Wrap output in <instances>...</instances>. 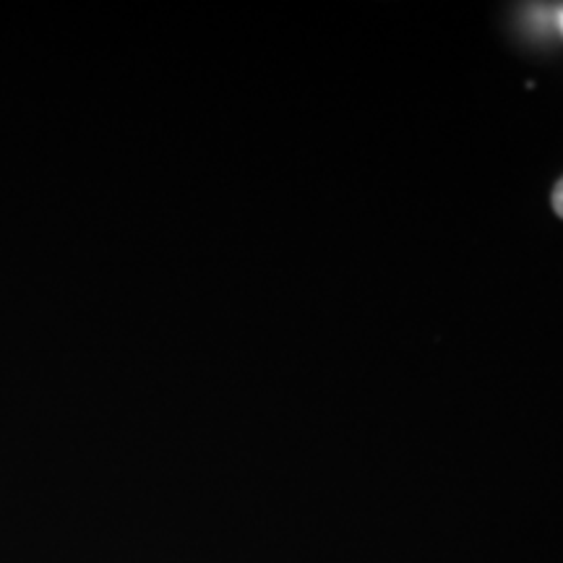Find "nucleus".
Segmentation results:
<instances>
[{
	"mask_svg": "<svg viewBox=\"0 0 563 563\" xmlns=\"http://www.w3.org/2000/svg\"><path fill=\"white\" fill-rule=\"evenodd\" d=\"M553 209H555V214L563 220V178L559 180V186H555V191H553Z\"/></svg>",
	"mask_w": 563,
	"mask_h": 563,
	"instance_id": "obj_2",
	"label": "nucleus"
},
{
	"mask_svg": "<svg viewBox=\"0 0 563 563\" xmlns=\"http://www.w3.org/2000/svg\"><path fill=\"white\" fill-rule=\"evenodd\" d=\"M527 32L538 34V37H551L559 26V13L553 9H545V5H534V9L527 11Z\"/></svg>",
	"mask_w": 563,
	"mask_h": 563,
	"instance_id": "obj_1",
	"label": "nucleus"
},
{
	"mask_svg": "<svg viewBox=\"0 0 563 563\" xmlns=\"http://www.w3.org/2000/svg\"><path fill=\"white\" fill-rule=\"evenodd\" d=\"M559 32L563 34V9L559 11Z\"/></svg>",
	"mask_w": 563,
	"mask_h": 563,
	"instance_id": "obj_3",
	"label": "nucleus"
}]
</instances>
